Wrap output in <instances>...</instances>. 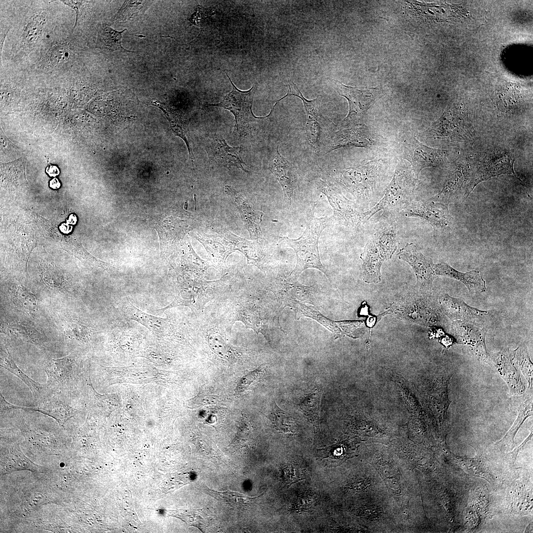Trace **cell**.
Returning <instances> with one entry per match:
<instances>
[{"instance_id": "cell-2", "label": "cell", "mask_w": 533, "mask_h": 533, "mask_svg": "<svg viewBox=\"0 0 533 533\" xmlns=\"http://www.w3.org/2000/svg\"><path fill=\"white\" fill-rule=\"evenodd\" d=\"M315 205L313 204L307 214L306 228L301 236L297 239L286 236L279 237V243L291 247L295 252L296 264L290 274L296 279L308 268L317 269L329 278L327 270L320 261L318 245L320 235L330 218L315 217L314 213Z\"/></svg>"}, {"instance_id": "cell-5", "label": "cell", "mask_w": 533, "mask_h": 533, "mask_svg": "<svg viewBox=\"0 0 533 533\" xmlns=\"http://www.w3.org/2000/svg\"><path fill=\"white\" fill-rule=\"evenodd\" d=\"M50 393L75 397L81 381V363L75 350L67 356L49 359L44 366Z\"/></svg>"}, {"instance_id": "cell-47", "label": "cell", "mask_w": 533, "mask_h": 533, "mask_svg": "<svg viewBox=\"0 0 533 533\" xmlns=\"http://www.w3.org/2000/svg\"><path fill=\"white\" fill-rule=\"evenodd\" d=\"M69 47L66 44L61 43L53 46L49 55V60L52 65H57L66 61L70 56Z\"/></svg>"}, {"instance_id": "cell-16", "label": "cell", "mask_w": 533, "mask_h": 533, "mask_svg": "<svg viewBox=\"0 0 533 533\" xmlns=\"http://www.w3.org/2000/svg\"><path fill=\"white\" fill-rule=\"evenodd\" d=\"M205 148L210 161L228 169L234 166L246 171L240 156V147H231L221 136L214 134L209 139Z\"/></svg>"}, {"instance_id": "cell-3", "label": "cell", "mask_w": 533, "mask_h": 533, "mask_svg": "<svg viewBox=\"0 0 533 533\" xmlns=\"http://www.w3.org/2000/svg\"><path fill=\"white\" fill-rule=\"evenodd\" d=\"M418 184L412 170L398 165L383 197L371 209L363 212L365 219H370L380 211H382L384 216L402 213L413 201Z\"/></svg>"}, {"instance_id": "cell-17", "label": "cell", "mask_w": 533, "mask_h": 533, "mask_svg": "<svg viewBox=\"0 0 533 533\" xmlns=\"http://www.w3.org/2000/svg\"><path fill=\"white\" fill-rule=\"evenodd\" d=\"M439 305L440 310L453 321H475L477 319L485 318L489 314L488 311L470 306L462 299L452 297L447 294L439 297Z\"/></svg>"}, {"instance_id": "cell-12", "label": "cell", "mask_w": 533, "mask_h": 533, "mask_svg": "<svg viewBox=\"0 0 533 533\" xmlns=\"http://www.w3.org/2000/svg\"><path fill=\"white\" fill-rule=\"evenodd\" d=\"M398 258L409 264L417 278V286L425 294L432 289L434 265L432 260L425 256L413 243H407L397 254Z\"/></svg>"}, {"instance_id": "cell-37", "label": "cell", "mask_w": 533, "mask_h": 533, "mask_svg": "<svg viewBox=\"0 0 533 533\" xmlns=\"http://www.w3.org/2000/svg\"><path fill=\"white\" fill-rule=\"evenodd\" d=\"M294 309L296 311V316L298 317L297 319H299L302 316L309 317L322 324L333 333L336 337H341L344 334L340 329L341 328L338 326L340 322L331 320L322 315L312 306H308L303 305L301 303L298 302Z\"/></svg>"}, {"instance_id": "cell-33", "label": "cell", "mask_w": 533, "mask_h": 533, "mask_svg": "<svg viewBox=\"0 0 533 533\" xmlns=\"http://www.w3.org/2000/svg\"><path fill=\"white\" fill-rule=\"evenodd\" d=\"M11 299L14 305L22 311L29 314L37 313L39 309L36 297L22 286H13L9 289Z\"/></svg>"}, {"instance_id": "cell-39", "label": "cell", "mask_w": 533, "mask_h": 533, "mask_svg": "<svg viewBox=\"0 0 533 533\" xmlns=\"http://www.w3.org/2000/svg\"><path fill=\"white\" fill-rule=\"evenodd\" d=\"M512 360L514 366L523 373L529 383V387L533 389V364L527 346L522 344L516 349L511 351Z\"/></svg>"}, {"instance_id": "cell-35", "label": "cell", "mask_w": 533, "mask_h": 533, "mask_svg": "<svg viewBox=\"0 0 533 533\" xmlns=\"http://www.w3.org/2000/svg\"><path fill=\"white\" fill-rule=\"evenodd\" d=\"M322 391L318 389L309 394L298 405L304 416L313 425L315 431L319 430L320 404Z\"/></svg>"}, {"instance_id": "cell-42", "label": "cell", "mask_w": 533, "mask_h": 533, "mask_svg": "<svg viewBox=\"0 0 533 533\" xmlns=\"http://www.w3.org/2000/svg\"><path fill=\"white\" fill-rule=\"evenodd\" d=\"M321 450L324 454L323 458L330 459L332 461V463L335 464H342L346 459L352 458L353 456L348 447L343 444L335 445Z\"/></svg>"}, {"instance_id": "cell-51", "label": "cell", "mask_w": 533, "mask_h": 533, "mask_svg": "<svg viewBox=\"0 0 533 533\" xmlns=\"http://www.w3.org/2000/svg\"><path fill=\"white\" fill-rule=\"evenodd\" d=\"M533 438V430L528 437L524 441V442L518 447L515 448L512 451L507 453L505 456V460L506 462L509 465H512L514 464L516 459L517 458L518 453L523 449L525 445L529 441L531 440Z\"/></svg>"}, {"instance_id": "cell-55", "label": "cell", "mask_w": 533, "mask_h": 533, "mask_svg": "<svg viewBox=\"0 0 533 533\" xmlns=\"http://www.w3.org/2000/svg\"><path fill=\"white\" fill-rule=\"evenodd\" d=\"M60 186L61 183H60L59 180L56 178L52 179L49 182V187L52 189H58L60 188Z\"/></svg>"}, {"instance_id": "cell-41", "label": "cell", "mask_w": 533, "mask_h": 533, "mask_svg": "<svg viewBox=\"0 0 533 533\" xmlns=\"http://www.w3.org/2000/svg\"><path fill=\"white\" fill-rule=\"evenodd\" d=\"M44 21V17L41 13L35 14L29 19L23 33V41L26 44H32L37 40Z\"/></svg>"}, {"instance_id": "cell-36", "label": "cell", "mask_w": 533, "mask_h": 533, "mask_svg": "<svg viewBox=\"0 0 533 533\" xmlns=\"http://www.w3.org/2000/svg\"><path fill=\"white\" fill-rule=\"evenodd\" d=\"M454 459L462 466L464 467L471 474L476 476L481 477L487 480L490 483H495V478L490 470L488 466L484 459L480 456L469 458L458 457L451 453Z\"/></svg>"}, {"instance_id": "cell-10", "label": "cell", "mask_w": 533, "mask_h": 533, "mask_svg": "<svg viewBox=\"0 0 533 533\" xmlns=\"http://www.w3.org/2000/svg\"><path fill=\"white\" fill-rule=\"evenodd\" d=\"M319 190L327 197L333 208V219L337 224L348 228H355L364 221L363 212L353 201L346 198L341 190L319 179L317 181Z\"/></svg>"}, {"instance_id": "cell-53", "label": "cell", "mask_w": 533, "mask_h": 533, "mask_svg": "<svg viewBox=\"0 0 533 533\" xmlns=\"http://www.w3.org/2000/svg\"><path fill=\"white\" fill-rule=\"evenodd\" d=\"M46 173L50 177H55L60 174L59 168L55 165H48L45 170Z\"/></svg>"}, {"instance_id": "cell-34", "label": "cell", "mask_w": 533, "mask_h": 533, "mask_svg": "<svg viewBox=\"0 0 533 533\" xmlns=\"http://www.w3.org/2000/svg\"><path fill=\"white\" fill-rule=\"evenodd\" d=\"M288 86L289 89L287 93L284 97L277 101L278 102L288 96H296L302 100L306 114L307 119L315 120L316 121L319 120L322 117L321 104L323 98L322 95L318 94L315 99L308 100L303 96L299 89L293 81H289Z\"/></svg>"}, {"instance_id": "cell-31", "label": "cell", "mask_w": 533, "mask_h": 533, "mask_svg": "<svg viewBox=\"0 0 533 533\" xmlns=\"http://www.w3.org/2000/svg\"><path fill=\"white\" fill-rule=\"evenodd\" d=\"M126 30L117 31L106 24L99 25L97 28V46L113 51L134 52L125 49L121 45L122 34Z\"/></svg>"}, {"instance_id": "cell-20", "label": "cell", "mask_w": 533, "mask_h": 533, "mask_svg": "<svg viewBox=\"0 0 533 533\" xmlns=\"http://www.w3.org/2000/svg\"><path fill=\"white\" fill-rule=\"evenodd\" d=\"M491 357L493 365L507 384L511 394H523L525 387L522 382L520 373L512 362L511 351L504 347L500 351L494 354Z\"/></svg>"}, {"instance_id": "cell-45", "label": "cell", "mask_w": 533, "mask_h": 533, "mask_svg": "<svg viewBox=\"0 0 533 533\" xmlns=\"http://www.w3.org/2000/svg\"><path fill=\"white\" fill-rule=\"evenodd\" d=\"M265 370V366L261 365L256 370L250 372L247 375L242 377L238 381L235 389V393L237 394L245 390H248L249 386L252 383L260 379L263 376Z\"/></svg>"}, {"instance_id": "cell-15", "label": "cell", "mask_w": 533, "mask_h": 533, "mask_svg": "<svg viewBox=\"0 0 533 533\" xmlns=\"http://www.w3.org/2000/svg\"><path fill=\"white\" fill-rule=\"evenodd\" d=\"M471 174L467 164L456 161L448 170L447 178L441 191L430 199L449 205V203L460 193L463 191L464 194Z\"/></svg>"}, {"instance_id": "cell-13", "label": "cell", "mask_w": 533, "mask_h": 533, "mask_svg": "<svg viewBox=\"0 0 533 533\" xmlns=\"http://www.w3.org/2000/svg\"><path fill=\"white\" fill-rule=\"evenodd\" d=\"M452 328L460 341L467 344L479 360L493 365L486 345L488 330L486 326L476 321H454Z\"/></svg>"}, {"instance_id": "cell-27", "label": "cell", "mask_w": 533, "mask_h": 533, "mask_svg": "<svg viewBox=\"0 0 533 533\" xmlns=\"http://www.w3.org/2000/svg\"><path fill=\"white\" fill-rule=\"evenodd\" d=\"M0 358V367L21 380L30 389L36 401L50 394L46 384L38 383L29 377L17 366L7 348L1 346Z\"/></svg>"}, {"instance_id": "cell-29", "label": "cell", "mask_w": 533, "mask_h": 533, "mask_svg": "<svg viewBox=\"0 0 533 533\" xmlns=\"http://www.w3.org/2000/svg\"><path fill=\"white\" fill-rule=\"evenodd\" d=\"M451 376L443 377L431 390L430 399L432 409L439 423L444 424L451 402L448 398V388Z\"/></svg>"}, {"instance_id": "cell-1", "label": "cell", "mask_w": 533, "mask_h": 533, "mask_svg": "<svg viewBox=\"0 0 533 533\" xmlns=\"http://www.w3.org/2000/svg\"><path fill=\"white\" fill-rule=\"evenodd\" d=\"M367 462L377 471L388 492L400 508L405 523L413 520L415 500L414 472L390 449L371 450Z\"/></svg>"}, {"instance_id": "cell-11", "label": "cell", "mask_w": 533, "mask_h": 533, "mask_svg": "<svg viewBox=\"0 0 533 533\" xmlns=\"http://www.w3.org/2000/svg\"><path fill=\"white\" fill-rule=\"evenodd\" d=\"M404 147V158L411 163L417 178L425 168L444 167L447 154L445 150L426 146L414 137L405 142Z\"/></svg>"}, {"instance_id": "cell-14", "label": "cell", "mask_w": 533, "mask_h": 533, "mask_svg": "<svg viewBox=\"0 0 533 533\" xmlns=\"http://www.w3.org/2000/svg\"><path fill=\"white\" fill-rule=\"evenodd\" d=\"M514 161L510 156L505 155L481 162L477 168L472 172L462 201H464L475 187L483 181L503 174H513L517 177L513 169Z\"/></svg>"}, {"instance_id": "cell-46", "label": "cell", "mask_w": 533, "mask_h": 533, "mask_svg": "<svg viewBox=\"0 0 533 533\" xmlns=\"http://www.w3.org/2000/svg\"><path fill=\"white\" fill-rule=\"evenodd\" d=\"M208 343L211 350L218 356L225 358L228 356V346L219 334L215 333L210 334Z\"/></svg>"}, {"instance_id": "cell-30", "label": "cell", "mask_w": 533, "mask_h": 533, "mask_svg": "<svg viewBox=\"0 0 533 533\" xmlns=\"http://www.w3.org/2000/svg\"><path fill=\"white\" fill-rule=\"evenodd\" d=\"M62 327L66 340L77 347L87 343L93 331L84 323L72 318L64 319Z\"/></svg>"}, {"instance_id": "cell-24", "label": "cell", "mask_w": 533, "mask_h": 533, "mask_svg": "<svg viewBox=\"0 0 533 533\" xmlns=\"http://www.w3.org/2000/svg\"><path fill=\"white\" fill-rule=\"evenodd\" d=\"M225 187L239 210L251 238H261L262 233L260 224L262 222L263 213L254 210L234 188L228 186Z\"/></svg>"}, {"instance_id": "cell-32", "label": "cell", "mask_w": 533, "mask_h": 533, "mask_svg": "<svg viewBox=\"0 0 533 533\" xmlns=\"http://www.w3.org/2000/svg\"><path fill=\"white\" fill-rule=\"evenodd\" d=\"M204 490L207 494L218 501L233 508L239 509H244L248 507L259 496L250 497L229 490L217 491L206 487Z\"/></svg>"}, {"instance_id": "cell-9", "label": "cell", "mask_w": 533, "mask_h": 533, "mask_svg": "<svg viewBox=\"0 0 533 533\" xmlns=\"http://www.w3.org/2000/svg\"><path fill=\"white\" fill-rule=\"evenodd\" d=\"M402 213L406 217L418 218L427 221L433 227L434 237L446 234L453 226V219L448 205L431 199L413 201Z\"/></svg>"}, {"instance_id": "cell-38", "label": "cell", "mask_w": 533, "mask_h": 533, "mask_svg": "<svg viewBox=\"0 0 533 533\" xmlns=\"http://www.w3.org/2000/svg\"><path fill=\"white\" fill-rule=\"evenodd\" d=\"M153 2V1L144 0L125 1L111 21L114 22H127L130 19L143 14Z\"/></svg>"}, {"instance_id": "cell-4", "label": "cell", "mask_w": 533, "mask_h": 533, "mask_svg": "<svg viewBox=\"0 0 533 533\" xmlns=\"http://www.w3.org/2000/svg\"><path fill=\"white\" fill-rule=\"evenodd\" d=\"M395 225H384L379 228L368 240L362 260L363 280L367 283L381 281V268L383 263L392 257L397 248Z\"/></svg>"}, {"instance_id": "cell-54", "label": "cell", "mask_w": 533, "mask_h": 533, "mask_svg": "<svg viewBox=\"0 0 533 533\" xmlns=\"http://www.w3.org/2000/svg\"><path fill=\"white\" fill-rule=\"evenodd\" d=\"M60 230L64 234H69L73 229V226L68 223H62L59 226Z\"/></svg>"}, {"instance_id": "cell-18", "label": "cell", "mask_w": 533, "mask_h": 533, "mask_svg": "<svg viewBox=\"0 0 533 533\" xmlns=\"http://www.w3.org/2000/svg\"><path fill=\"white\" fill-rule=\"evenodd\" d=\"M20 470L42 472V467L29 459L22 452L17 442L9 443L1 447L0 473L5 475Z\"/></svg>"}, {"instance_id": "cell-43", "label": "cell", "mask_w": 533, "mask_h": 533, "mask_svg": "<svg viewBox=\"0 0 533 533\" xmlns=\"http://www.w3.org/2000/svg\"><path fill=\"white\" fill-rule=\"evenodd\" d=\"M307 140L313 152L318 156L319 152L321 127L318 121L307 119L305 125Z\"/></svg>"}, {"instance_id": "cell-52", "label": "cell", "mask_w": 533, "mask_h": 533, "mask_svg": "<svg viewBox=\"0 0 533 533\" xmlns=\"http://www.w3.org/2000/svg\"><path fill=\"white\" fill-rule=\"evenodd\" d=\"M198 400V403L201 405L216 404L220 401V399L217 395L207 394L200 395Z\"/></svg>"}, {"instance_id": "cell-8", "label": "cell", "mask_w": 533, "mask_h": 533, "mask_svg": "<svg viewBox=\"0 0 533 533\" xmlns=\"http://www.w3.org/2000/svg\"><path fill=\"white\" fill-rule=\"evenodd\" d=\"M328 79L338 94L345 98L348 102V114L342 122L343 127L357 124L381 93L379 87H352L345 85L336 79Z\"/></svg>"}, {"instance_id": "cell-44", "label": "cell", "mask_w": 533, "mask_h": 533, "mask_svg": "<svg viewBox=\"0 0 533 533\" xmlns=\"http://www.w3.org/2000/svg\"><path fill=\"white\" fill-rule=\"evenodd\" d=\"M268 418L274 424L276 430L285 433L292 432L290 429L292 426L288 424V422H289V418L284 411L277 406L275 401H273L272 404V411Z\"/></svg>"}, {"instance_id": "cell-19", "label": "cell", "mask_w": 533, "mask_h": 533, "mask_svg": "<svg viewBox=\"0 0 533 533\" xmlns=\"http://www.w3.org/2000/svg\"><path fill=\"white\" fill-rule=\"evenodd\" d=\"M280 283L278 294L282 309L286 306L294 308L298 302L314 303L311 287L300 283L290 273L282 278Z\"/></svg>"}, {"instance_id": "cell-49", "label": "cell", "mask_w": 533, "mask_h": 533, "mask_svg": "<svg viewBox=\"0 0 533 533\" xmlns=\"http://www.w3.org/2000/svg\"><path fill=\"white\" fill-rule=\"evenodd\" d=\"M283 478L289 484L303 479L300 469L292 464L284 465L283 467Z\"/></svg>"}, {"instance_id": "cell-21", "label": "cell", "mask_w": 533, "mask_h": 533, "mask_svg": "<svg viewBox=\"0 0 533 533\" xmlns=\"http://www.w3.org/2000/svg\"><path fill=\"white\" fill-rule=\"evenodd\" d=\"M371 144L372 141L366 126L357 124L347 126L336 132L329 142V150L326 153L341 148H364Z\"/></svg>"}, {"instance_id": "cell-23", "label": "cell", "mask_w": 533, "mask_h": 533, "mask_svg": "<svg viewBox=\"0 0 533 533\" xmlns=\"http://www.w3.org/2000/svg\"><path fill=\"white\" fill-rule=\"evenodd\" d=\"M268 169L280 183L285 200L290 204L294 195L295 178L291 164L279 152V143L276 153L269 163Z\"/></svg>"}, {"instance_id": "cell-22", "label": "cell", "mask_w": 533, "mask_h": 533, "mask_svg": "<svg viewBox=\"0 0 533 533\" xmlns=\"http://www.w3.org/2000/svg\"><path fill=\"white\" fill-rule=\"evenodd\" d=\"M435 275L448 277L463 283L471 295L480 294L486 291V282L479 271L472 270L463 273L448 264L441 262L434 265Z\"/></svg>"}, {"instance_id": "cell-48", "label": "cell", "mask_w": 533, "mask_h": 533, "mask_svg": "<svg viewBox=\"0 0 533 533\" xmlns=\"http://www.w3.org/2000/svg\"><path fill=\"white\" fill-rule=\"evenodd\" d=\"M316 497L311 493H305L299 496L295 503V508L299 511H308L315 505Z\"/></svg>"}, {"instance_id": "cell-25", "label": "cell", "mask_w": 533, "mask_h": 533, "mask_svg": "<svg viewBox=\"0 0 533 533\" xmlns=\"http://www.w3.org/2000/svg\"><path fill=\"white\" fill-rule=\"evenodd\" d=\"M1 330L2 333L13 339L34 344L43 351L47 350L48 340L46 337L29 324L10 322L3 324Z\"/></svg>"}, {"instance_id": "cell-26", "label": "cell", "mask_w": 533, "mask_h": 533, "mask_svg": "<svg viewBox=\"0 0 533 533\" xmlns=\"http://www.w3.org/2000/svg\"><path fill=\"white\" fill-rule=\"evenodd\" d=\"M120 308L128 319L141 324L154 333L161 335L165 333L170 329L165 319L142 311L128 300L120 303Z\"/></svg>"}, {"instance_id": "cell-56", "label": "cell", "mask_w": 533, "mask_h": 533, "mask_svg": "<svg viewBox=\"0 0 533 533\" xmlns=\"http://www.w3.org/2000/svg\"><path fill=\"white\" fill-rule=\"evenodd\" d=\"M67 223L71 225H75L77 222V217L75 214H70L67 219Z\"/></svg>"}, {"instance_id": "cell-6", "label": "cell", "mask_w": 533, "mask_h": 533, "mask_svg": "<svg viewBox=\"0 0 533 533\" xmlns=\"http://www.w3.org/2000/svg\"><path fill=\"white\" fill-rule=\"evenodd\" d=\"M226 75L231 84V91L225 95L220 102L208 105L228 110L233 114L235 121V133L241 139L248 133L255 120L269 116L275 106H273L269 114L266 116H255L252 112V106L254 96L257 88V83H254L248 90L242 91L235 86L227 73Z\"/></svg>"}, {"instance_id": "cell-40", "label": "cell", "mask_w": 533, "mask_h": 533, "mask_svg": "<svg viewBox=\"0 0 533 533\" xmlns=\"http://www.w3.org/2000/svg\"><path fill=\"white\" fill-rule=\"evenodd\" d=\"M173 516L183 521L188 526H193L205 532L209 526V522L205 513L201 510L192 511L177 510L171 512Z\"/></svg>"}, {"instance_id": "cell-28", "label": "cell", "mask_w": 533, "mask_h": 533, "mask_svg": "<svg viewBox=\"0 0 533 533\" xmlns=\"http://www.w3.org/2000/svg\"><path fill=\"white\" fill-rule=\"evenodd\" d=\"M518 416L505 436L495 442L494 446L499 450H509L515 447L514 437L525 420L533 415V392L527 395L518 408Z\"/></svg>"}, {"instance_id": "cell-50", "label": "cell", "mask_w": 533, "mask_h": 533, "mask_svg": "<svg viewBox=\"0 0 533 533\" xmlns=\"http://www.w3.org/2000/svg\"><path fill=\"white\" fill-rule=\"evenodd\" d=\"M170 480L173 481V482H170V484H169L168 487H170L169 490H172V491L176 490L191 481L190 479V474L188 473L172 477Z\"/></svg>"}, {"instance_id": "cell-7", "label": "cell", "mask_w": 533, "mask_h": 533, "mask_svg": "<svg viewBox=\"0 0 533 533\" xmlns=\"http://www.w3.org/2000/svg\"><path fill=\"white\" fill-rule=\"evenodd\" d=\"M75 397L50 393L37 401L34 407H24L13 405L7 402L0 393V411L12 409L22 410L40 413L53 419L59 426L65 428L66 423L76 418L79 411Z\"/></svg>"}]
</instances>
